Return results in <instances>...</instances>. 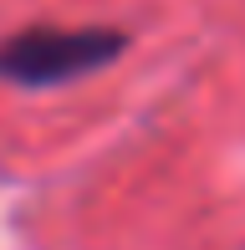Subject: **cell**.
Masks as SVG:
<instances>
[{
  "label": "cell",
  "instance_id": "6da1fadb",
  "mask_svg": "<svg viewBox=\"0 0 245 250\" xmlns=\"http://www.w3.org/2000/svg\"><path fill=\"white\" fill-rule=\"evenodd\" d=\"M128 36L113 26H31L0 41V82L10 87H61L118 62Z\"/></svg>",
  "mask_w": 245,
  "mask_h": 250
}]
</instances>
